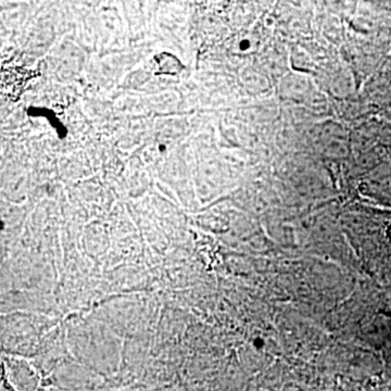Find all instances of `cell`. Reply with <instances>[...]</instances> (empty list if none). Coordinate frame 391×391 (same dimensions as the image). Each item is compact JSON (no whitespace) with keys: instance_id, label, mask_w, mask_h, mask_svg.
<instances>
[]
</instances>
